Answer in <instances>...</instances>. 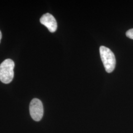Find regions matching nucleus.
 Listing matches in <instances>:
<instances>
[{"label": "nucleus", "instance_id": "nucleus-1", "mask_svg": "<svg viewBox=\"0 0 133 133\" xmlns=\"http://www.w3.org/2000/svg\"><path fill=\"white\" fill-rule=\"evenodd\" d=\"M14 63L11 59H7L0 65V81L5 84L11 82L14 77Z\"/></svg>", "mask_w": 133, "mask_h": 133}, {"label": "nucleus", "instance_id": "nucleus-2", "mask_svg": "<svg viewBox=\"0 0 133 133\" xmlns=\"http://www.w3.org/2000/svg\"><path fill=\"white\" fill-rule=\"evenodd\" d=\"M100 56L107 72L110 73L114 70L116 60L114 53L109 48L101 46L100 48Z\"/></svg>", "mask_w": 133, "mask_h": 133}, {"label": "nucleus", "instance_id": "nucleus-3", "mask_svg": "<svg viewBox=\"0 0 133 133\" xmlns=\"http://www.w3.org/2000/svg\"><path fill=\"white\" fill-rule=\"evenodd\" d=\"M29 110L33 120L36 121H40L43 115V107L41 101L37 98L33 99L30 104Z\"/></svg>", "mask_w": 133, "mask_h": 133}, {"label": "nucleus", "instance_id": "nucleus-4", "mask_svg": "<svg viewBox=\"0 0 133 133\" xmlns=\"http://www.w3.org/2000/svg\"><path fill=\"white\" fill-rule=\"evenodd\" d=\"M40 22L45 26L51 33L55 32L57 30V22L52 14L49 13L43 14L40 18Z\"/></svg>", "mask_w": 133, "mask_h": 133}, {"label": "nucleus", "instance_id": "nucleus-5", "mask_svg": "<svg viewBox=\"0 0 133 133\" xmlns=\"http://www.w3.org/2000/svg\"><path fill=\"white\" fill-rule=\"evenodd\" d=\"M126 36L128 37L129 38L133 39V29H131L129 30L126 32Z\"/></svg>", "mask_w": 133, "mask_h": 133}, {"label": "nucleus", "instance_id": "nucleus-6", "mask_svg": "<svg viewBox=\"0 0 133 133\" xmlns=\"http://www.w3.org/2000/svg\"><path fill=\"white\" fill-rule=\"evenodd\" d=\"M2 33L0 31V43H1V38H2Z\"/></svg>", "mask_w": 133, "mask_h": 133}]
</instances>
